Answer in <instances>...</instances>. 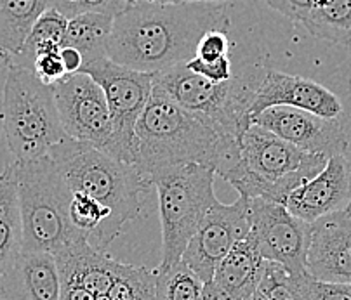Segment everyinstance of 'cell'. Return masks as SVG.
I'll use <instances>...</instances> for the list:
<instances>
[{
  "label": "cell",
  "instance_id": "5",
  "mask_svg": "<svg viewBox=\"0 0 351 300\" xmlns=\"http://www.w3.org/2000/svg\"><path fill=\"white\" fill-rule=\"evenodd\" d=\"M12 167L21 212L23 252L56 255L86 238L71 226V189L51 156L14 160Z\"/></svg>",
  "mask_w": 351,
  "mask_h": 300
},
{
  "label": "cell",
  "instance_id": "20",
  "mask_svg": "<svg viewBox=\"0 0 351 300\" xmlns=\"http://www.w3.org/2000/svg\"><path fill=\"white\" fill-rule=\"evenodd\" d=\"M53 8L54 0H0V58L18 56L38 18Z\"/></svg>",
  "mask_w": 351,
  "mask_h": 300
},
{
  "label": "cell",
  "instance_id": "25",
  "mask_svg": "<svg viewBox=\"0 0 351 300\" xmlns=\"http://www.w3.org/2000/svg\"><path fill=\"white\" fill-rule=\"evenodd\" d=\"M311 278L308 273H291L277 262L266 260L258 292L266 300H311Z\"/></svg>",
  "mask_w": 351,
  "mask_h": 300
},
{
  "label": "cell",
  "instance_id": "14",
  "mask_svg": "<svg viewBox=\"0 0 351 300\" xmlns=\"http://www.w3.org/2000/svg\"><path fill=\"white\" fill-rule=\"evenodd\" d=\"M271 106L298 108L324 118H339L343 115L339 97L318 82L298 75L282 73L273 68H263L261 80L249 110L250 122Z\"/></svg>",
  "mask_w": 351,
  "mask_h": 300
},
{
  "label": "cell",
  "instance_id": "31",
  "mask_svg": "<svg viewBox=\"0 0 351 300\" xmlns=\"http://www.w3.org/2000/svg\"><path fill=\"white\" fill-rule=\"evenodd\" d=\"M266 4L292 23H301L308 18L317 0H265Z\"/></svg>",
  "mask_w": 351,
  "mask_h": 300
},
{
  "label": "cell",
  "instance_id": "37",
  "mask_svg": "<svg viewBox=\"0 0 351 300\" xmlns=\"http://www.w3.org/2000/svg\"><path fill=\"white\" fill-rule=\"evenodd\" d=\"M132 2V0H125ZM148 2H158V4H195V2H213V4H226L230 0H148Z\"/></svg>",
  "mask_w": 351,
  "mask_h": 300
},
{
  "label": "cell",
  "instance_id": "11",
  "mask_svg": "<svg viewBox=\"0 0 351 300\" xmlns=\"http://www.w3.org/2000/svg\"><path fill=\"white\" fill-rule=\"evenodd\" d=\"M250 234L263 259L291 273H306L311 224L298 219L282 203L250 200Z\"/></svg>",
  "mask_w": 351,
  "mask_h": 300
},
{
  "label": "cell",
  "instance_id": "13",
  "mask_svg": "<svg viewBox=\"0 0 351 300\" xmlns=\"http://www.w3.org/2000/svg\"><path fill=\"white\" fill-rule=\"evenodd\" d=\"M252 123L313 155L330 158L346 151L348 139L339 118H324L291 106H271L254 116Z\"/></svg>",
  "mask_w": 351,
  "mask_h": 300
},
{
  "label": "cell",
  "instance_id": "21",
  "mask_svg": "<svg viewBox=\"0 0 351 300\" xmlns=\"http://www.w3.org/2000/svg\"><path fill=\"white\" fill-rule=\"evenodd\" d=\"M23 252V226L12 163L0 174V276Z\"/></svg>",
  "mask_w": 351,
  "mask_h": 300
},
{
  "label": "cell",
  "instance_id": "8",
  "mask_svg": "<svg viewBox=\"0 0 351 300\" xmlns=\"http://www.w3.org/2000/svg\"><path fill=\"white\" fill-rule=\"evenodd\" d=\"M261 75L263 68L258 66L247 73L233 75L232 80L216 84L190 71L183 63L155 73L154 84L186 112L239 139L250 125L249 110Z\"/></svg>",
  "mask_w": 351,
  "mask_h": 300
},
{
  "label": "cell",
  "instance_id": "24",
  "mask_svg": "<svg viewBox=\"0 0 351 300\" xmlns=\"http://www.w3.org/2000/svg\"><path fill=\"white\" fill-rule=\"evenodd\" d=\"M66 28L68 18H64L60 11H56L54 8L45 11L32 28L21 52L14 58V63L30 68L35 58L40 54L60 52L64 45Z\"/></svg>",
  "mask_w": 351,
  "mask_h": 300
},
{
  "label": "cell",
  "instance_id": "18",
  "mask_svg": "<svg viewBox=\"0 0 351 300\" xmlns=\"http://www.w3.org/2000/svg\"><path fill=\"white\" fill-rule=\"evenodd\" d=\"M5 300H60L61 278L56 259L47 252H21L0 276Z\"/></svg>",
  "mask_w": 351,
  "mask_h": 300
},
{
  "label": "cell",
  "instance_id": "12",
  "mask_svg": "<svg viewBox=\"0 0 351 300\" xmlns=\"http://www.w3.org/2000/svg\"><path fill=\"white\" fill-rule=\"evenodd\" d=\"M250 233V200L239 197L232 205L221 201L207 212L206 219L188 243L183 260L204 283L213 282L221 260L228 255L237 241Z\"/></svg>",
  "mask_w": 351,
  "mask_h": 300
},
{
  "label": "cell",
  "instance_id": "19",
  "mask_svg": "<svg viewBox=\"0 0 351 300\" xmlns=\"http://www.w3.org/2000/svg\"><path fill=\"white\" fill-rule=\"evenodd\" d=\"M266 260L259 253L252 234H247L221 260L214 273L213 282L224 292L232 293L239 299H247L258 292Z\"/></svg>",
  "mask_w": 351,
  "mask_h": 300
},
{
  "label": "cell",
  "instance_id": "36",
  "mask_svg": "<svg viewBox=\"0 0 351 300\" xmlns=\"http://www.w3.org/2000/svg\"><path fill=\"white\" fill-rule=\"evenodd\" d=\"M60 300H96V295L89 290L80 288L75 285H61V299Z\"/></svg>",
  "mask_w": 351,
  "mask_h": 300
},
{
  "label": "cell",
  "instance_id": "6",
  "mask_svg": "<svg viewBox=\"0 0 351 300\" xmlns=\"http://www.w3.org/2000/svg\"><path fill=\"white\" fill-rule=\"evenodd\" d=\"M2 129L14 160L40 158L66 139L53 87L14 61H9L4 84Z\"/></svg>",
  "mask_w": 351,
  "mask_h": 300
},
{
  "label": "cell",
  "instance_id": "2",
  "mask_svg": "<svg viewBox=\"0 0 351 300\" xmlns=\"http://www.w3.org/2000/svg\"><path fill=\"white\" fill-rule=\"evenodd\" d=\"M239 160L235 138L186 112L154 84L132 142V163L146 177L158 168L190 163L213 168L224 177Z\"/></svg>",
  "mask_w": 351,
  "mask_h": 300
},
{
  "label": "cell",
  "instance_id": "1",
  "mask_svg": "<svg viewBox=\"0 0 351 300\" xmlns=\"http://www.w3.org/2000/svg\"><path fill=\"white\" fill-rule=\"evenodd\" d=\"M216 28H230L226 4L132 0L113 18L108 58L132 70L158 73L193 60L198 40Z\"/></svg>",
  "mask_w": 351,
  "mask_h": 300
},
{
  "label": "cell",
  "instance_id": "40",
  "mask_svg": "<svg viewBox=\"0 0 351 300\" xmlns=\"http://www.w3.org/2000/svg\"><path fill=\"white\" fill-rule=\"evenodd\" d=\"M0 300H5V295H4V290H2V285H0Z\"/></svg>",
  "mask_w": 351,
  "mask_h": 300
},
{
  "label": "cell",
  "instance_id": "7",
  "mask_svg": "<svg viewBox=\"0 0 351 300\" xmlns=\"http://www.w3.org/2000/svg\"><path fill=\"white\" fill-rule=\"evenodd\" d=\"M216 172L204 165H171L148 175L158 195L162 260L157 269L180 262L207 212L217 203Z\"/></svg>",
  "mask_w": 351,
  "mask_h": 300
},
{
  "label": "cell",
  "instance_id": "10",
  "mask_svg": "<svg viewBox=\"0 0 351 300\" xmlns=\"http://www.w3.org/2000/svg\"><path fill=\"white\" fill-rule=\"evenodd\" d=\"M53 92L66 138L112 156L113 123L101 87L89 75L79 71L54 84Z\"/></svg>",
  "mask_w": 351,
  "mask_h": 300
},
{
  "label": "cell",
  "instance_id": "16",
  "mask_svg": "<svg viewBox=\"0 0 351 300\" xmlns=\"http://www.w3.org/2000/svg\"><path fill=\"white\" fill-rule=\"evenodd\" d=\"M351 201V163L344 155L330 156L324 171L289 195L285 207L311 224L324 215L346 210Z\"/></svg>",
  "mask_w": 351,
  "mask_h": 300
},
{
  "label": "cell",
  "instance_id": "30",
  "mask_svg": "<svg viewBox=\"0 0 351 300\" xmlns=\"http://www.w3.org/2000/svg\"><path fill=\"white\" fill-rule=\"evenodd\" d=\"M230 52V40L228 30H209L204 34V37L198 40L197 45V58L200 60H217V58L228 56Z\"/></svg>",
  "mask_w": 351,
  "mask_h": 300
},
{
  "label": "cell",
  "instance_id": "23",
  "mask_svg": "<svg viewBox=\"0 0 351 300\" xmlns=\"http://www.w3.org/2000/svg\"><path fill=\"white\" fill-rule=\"evenodd\" d=\"M303 26L313 37L351 47V0H317Z\"/></svg>",
  "mask_w": 351,
  "mask_h": 300
},
{
  "label": "cell",
  "instance_id": "41",
  "mask_svg": "<svg viewBox=\"0 0 351 300\" xmlns=\"http://www.w3.org/2000/svg\"><path fill=\"white\" fill-rule=\"evenodd\" d=\"M346 210L350 212V214H351V201H350V205H348V207H346Z\"/></svg>",
  "mask_w": 351,
  "mask_h": 300
},
{
  "label": "cell",
  "instance_id": "38",
  "mask_svg": "<svg viewBox=\"0 0 351 300\" xmlns=\"http://www.w3.org/2000/svg\"><path fill=\"white\" fill-rule=\"evenodd\" d=\"M243 300H266V299H265V297L261 295V293L256 292V293H252V295L247 297V299H243Z\"/></svg>",
  "mask_w": 351,
  "mask_h": 300
},
{
  "label": "cell",
  "instance_id": "27",
  "mask_svg": "<svg viewBox=\"0 0 351 300\" xmlns=\"http://www.w3.org/2000/svg\"><path fill=\"white\" fill-rule=\"evenodd\" d=\"M106 295L110 300H155L154 269L125 264Z\"/></svg>",
  "mask_w": 351,
  "mask_h": 300
},
{
  "label": "cell",
  "instance_id": "26",
  "mask_svg": "<svg viewBox=\"0 0 351 300\" xmlns=\"http://www.w3.org/2000/svg\"><path fill=\"white\" fill-rule=\"evenodd\" d=\"M155 300H200L204 282L183 260L167 269H154Z\"/></svg>",
  "mask_w": 351,
  "mask_h": 300
},
{
  "label": "cell",
  "instance_id": "34",
  "mask_svg": "<svg viewBox=\"0 0 351 300\" xmlns=\"http://www.w3.org/2000/svg\"><path fill=\"white\" fill-rule=\"evenodd\" d=\"M60 58H61V61H63V66H64V71H66V75L79 73V71L82 70L84 64H86L82 54H80L77 49L66 47V45H64V47H61Z\"/></svg>",
  "mask_w": 351,
  "mask_h": 300
},
{
  "label": "cell",
  "instance_id": "32",
  "mask_svg": "<svg viewBox=\"0 0 351 300\" xmlns=\"http://www.w3.org/2000/svg\"><path fill=\"white\" fill-rule=\"evenodd\" d=\"M311 300H351V283H311Z\"/></svg>",
  "mask_w": 351,
  "mask_h": 300
},
{
  "label": "cell",
  "instance_id": "4",
  "mask_svg": "<svg viewBox=\"0 0 351 300\" xmlns=\"http://www.w3.org/2000/svg\"><path fill=\"white\" fill-rule=\"evenodd\" d=\"M49 156L71 191L89 195L112 212L113 236H119L125 224L138 219L143 197L152 182L134 163L120 162L101 149L70 138L51 148Z\"/></svg>",
  "mask_w": 351,
  "mask_h": 300
},
{
  "label": "cell",
  "instance_id": "35",
  "mask_svg": "<svg viewBox=\"0 0 351 300\" xmlns=\"http://www.w3.org/2000/svg\"><path fill=\"white\" fill-rule=\"evenodd\" d=\"M200 300H242L239 297L232 295V293L224 292L221 286H217L214 282L204 283L202 295H200Z\"/></svg>",
  "mask_w": 351,
  "mask_h": 300
},
{
  "label": "cell",
  "instance_id": "15",
  "mask_svg": "<svg viewBox=\"0 0 351 300\" xmlns=\"http://www.w3.org/2000/svg\"><path fill=\"white\" fill-rule=\"evenodd\" d=\"M306 273L315 282L351 283L350 212H334L311 223Z\"/></svg>",
  "mask_w": 351,
  "mask_h": 300
},
{
  "label": "cell",
  "instance_id": "17",
  "mask_svg": "<svg viewBox=\"0 0 351 300\" xmlns=\"http://www.w3.org/2000/svg\"><path fill=\"white\" fill-rule=\"evenodd\" d=\"M61 285H75L94 295H105L119 278L125 264L94 249L89 240L75 241L54 255Z\"/></svg>",
  "mask_w": 351,
  "mask_h": 300
},
{
  "label": "cell",
  "instance_id": "9",
  "mask_svg": "<svg viewBox=\"0 0 351 300\" xmlns=\"http://www.w3.org/2000/svg\"><path fill=\"white\" fill-rule=\"evenodd\" d=\"M80 73L89 75L105 92L113 123L112 156L132 163L136 123L152 96L155 73L122 66L110 58L84 64Z\"/></svg>",
  "mask_w": 351,
  "mask_h": 300
},
{
  "label": "cell",
  "instance_id": "39",
  "mask_svg": "<svg viewBox=\"0 0 351 300\" xmlns=\"http://www.w3.org/2000/svg\"><path fill=\"white\" fill-rule=\"evenodd\" d=\"M96 300H110V297L106 293L105 295H96Z\"/></svg>",
  "mask_w": 351,
  "mask_h": 300
},
{
  "label": "cell",
  "instance_id": "33",
  "mask_svg": "<svg viewBox=\"0 0 351 300\" xmlns=\"http://www.w3.org/2000/svg\"><path fill=\"white\" fill-rule=\"evenodd\" d=\"M125 5H128L125 0H82L71 11V18L84 12H97V14H108L115 18Z\"/></svg>",
  "mask_w": 351,
  "mask_h": 300
},
{
  "label": "cell",
  "instance_id": "22",
  "mask_svg": "<svg viewBox=\"0 0 351 300\" xmlns=\"http://www.w3.org/2000/svg\"><path fill=\"white\" fill-rule=\"evenodd\" d=\"M112 26L113 16L108 14L84 12V14L73 16L68 19L64 45L77 49L84 56L86 64L105 60L108 58V40Z\"/></svg>",
  "mask_w": 351,
  "mask_h": 300
},
{
  "label": "cell",
  "instance_id": "29",
  "mask_svg": "<svg viewBox=\"0 0 351 300\" xmlns=\"http://www.w3.org/2000/svg\"><path fill=\"white\" fill-rule=\"evenodd\" d=\"M30 70L37 75V78L44 86L49 87H53L61 78L66 77L63 61L60 58V52H47V54L37 56L34 60V63H32Z\"/></svg>",
  "mask_w": 351,
  "mask_h": 300
},
{
  "label": "cell",
  "instance_id": "3",
  "mask_svg": "<svg viewBox=\"0 0 351 300\" xmlns=\"http://www.w3.org/2000/svg\"><path fill=\"white\" fill-rule=\"evenodd\" d=\"M240 160L224 181L249 200L285 205L289 195L324 171L327 156L313 155L259 125H249L237 139Z\"/></svg>",
  "mask_w": 351,
  "mask_h": 300
},
{
  "label": "cell",
  "instance_id": "28",
  "mask_svg": "<svg viewBox=\"0 0 351 300\" xmlns=\"http://www.w3.org/2000/svg\"><path fill=\"white\" fill-rule=\"evenodd\" d=\"M186 68L190 71H193V73L207 78V80L216 82V84H221V82H228L233 78L232 61H230L228 56L217 58V60H210V61L200 60V58L195 56L193 60L188 61Z\"/></svg>",
  "mask_w": 351,
  "mask_h": 300
}]
</instances>
